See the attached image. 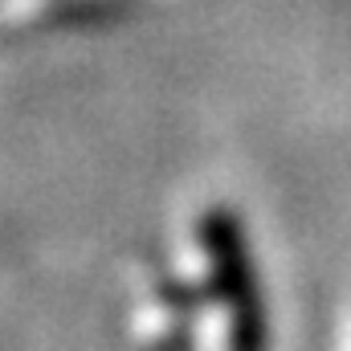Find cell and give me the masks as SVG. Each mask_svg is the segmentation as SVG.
Masks as SVG:
<instances>
[{
  "instance_id": "obj_1",
  "label": "cell",
  "mask_w": 351,
  "mask_h": 351,
  "mask_svg": "<svg viewBox=\"0 0 351 351\" xmlns=\"http://www.w3.org/2000/svg\"><path fill=\"white\" fill-rule=\"evenodd\" d=\"M204 245L217 262L221 290L233 306V351H265V315L254 286V274L241 250V229L229 213H213L204 221Z\"/></svg>"
}]
</instances>
